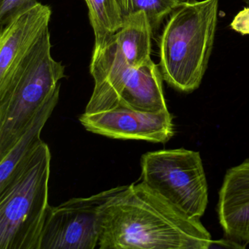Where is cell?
<instances>
[{
    "label": "cell",
    "instance_id": "277c9868",
    "mask_svg": "<svg viewBox=\"0 0 249 249\" xmlns=\"http://www.w3.org/2000/svg\"><path fill=\"white\" fill-rule=\"evenodd\" d=\"M65 67L52 56L48 31L0 91V158L15 145L42 106L60 89Z\"/></svg>",
    "mask_w": 249,
    "mask_h": 249
},
{
    "label": "cell",
    "instance_id": "8fae6325",
    "mask_svg": "<svg viewBox=\"0 0 249 249\" xmlns=\"http://www.w3.org/2000/svg\"><path fill=\"white\" fill-rule=\"evenodd\" d=\"M162 80L160 68L151 58L138 68H133L125 80L116 107L152 112L168 110Z\"/></svg>",
    "mask_w": 249,
    "mask_h": 249
},
{
    "label": "cell",
    "instance_id": "52a82bcc",
    "mask_svg": "<svg viewBox=\"0 0 249 249\" xmlns=\"http://www.w3.org/2000/svg\"><path fill=\"white\" fill-rule=\"evenodd\" d=\"M121 186L87 197L72 198L51 206L40 237V249H94L99 240V213Z\"/></svg>",
    "mask_w": 249,
    "mask_h": 249
},
{
    "label": "cell",
    "instance_id": "4fadbf2b",
    "mask_svg": "<svg viewBox=\"0 0 249 249\" xmlns=\"http://www.w3.org/2000/svg\"><path fill=\"white\" fill-rule=\"evenodd\" d=\"M85 1L94 31V47H98L122 28L123 20L116 0Z\"/></svg>",
    "mask_w": 249,
    "mask_h": 249
},
{
    "label": "cell",
    "instance_id": "9a60e30c",
    "mask_svg": "<svg viewBox=\"0 0 249 249\" xmlns=\"http://www.w3.org/2000/svg\"><path fill=\"white\" fill-rule=\"evenodd\" d=\"M38 3L37 0H0V24H8L18 14Z\"/></svg>",
    "mask_w": 249,
    "mask_h": 249
},
{
    "label": "cell",
    "instance_id": "2e32d148",
    "mask_svg": "<svg viewBox=\"0 0 249 249\" xmlns=\"http://www.w3.org/2000/svg\"><path fill=\"white\" fill-rule=\"evenodd\" d=\"M230 27L243 36L249 35V6L242 10L234 17Z\"/></svg>",
    "mask_w": 249,
    "mask_h": 249
},
{
    "label": "cell",
    "instance_id": "5b68a950",
    "mask_svg": "<svg viewBox=\"0 0 249 249\" xmlns=\"http://www.w3.org/2000/svg\"><path fill=\"white\" fill-rule=\"evenodd\" d=\"M153 33L147 16L139 13L125 20L122 28L103 45L94 48L90 73L94 87L84 113H99L117 106L130 71L151 59Z\"/></svg>",
    "mask_w": 249,
    "mask_h": 249
},
{
    "label": "cell",
    "instance_id": "9c48e42d",
    "mask_svg": "<svg viewBox=\"0 0 249 249\" xmlns=\"http://www.w3.org/2000/svg\"><path fill=\"white\" fill-rule=\"evenodd\" d=\"M52 11L49 5L36 4L2 26L0 34V91L49 31Z\"/></svg>",
    "mask_w": 249,
    "mask_h": 249
},
{
    "label": "cell",
    "instance_id": "ac0fdd59",
    "mask_svg": "<svg viewBox=\"0 0 249 249\" xmlns=\"http://www.w3.org/2000/svg\"><path fill=\"white\" fill-rule=\"evenodd\" d=\"M187 1H195V0H187Z\"/></svg>",
    "mask_w": 249,
    "mask_h": 249
},
{
    "label": "cell",
    "instance_id": "8992f818",
    "mask_svg": "<svg viewBox=\"0 0 249 249\" xmlns=\"http://www.w3.org/2000/svg\"><path fill=\"white\" fill-rule=\"evenodd\" d=\"M141 180L189 216L200 219L208 187L200 154L184 148L151 151L141 157Z\"/></svg>",
    "mask_w": 249,
    "mask_h": 249
},
{
    "label": "cell",
    "instance_id": "e0dca14e",
    "mask_svg": "<svg viewBox=\"0 0 249 249\" xmlns=\"http://www.w3.org/2000/svg\"><path fill=\"white\" fill-rule=\"evenodd\" d=\"M244 2L248 6H249V0H244Z\"/></svg>",
    "mask_w": 249,
    "mask_h": 249
},
{
    "label": "cell",
    "instance_id": "3957f363",
    "mask_svg": "<svg viewBox=\"0 0 249 249\" xmlns=\"http://www.w3.org/2000/svg\"><path fill=\"white\" fill-rule=\"evenodd\" d=\"M52 154L42 142L0 190V249H40L50 205Z\"/></svg>",
    "mask_w": 249,
    "mask_h": 249
},
{
    "label": "cell",
    "instance_id": "7c38bea8",
    "mask_svg": "<svg viewBox=\"0 0 249 249\" xmlns=\"http://www.w3.org/2000/svg\"><path fill=\"white\" fill-rule=\"evenodd\" d=\"M59 94L60 89L42 106L15 145L0 158V190L7 186L43 142L40 138L42 130L57 106Z\"/></svg>",
    "mask_w": 249,
    "mask_h": 249
},
{
    "label": "cell",
    "instance_id": "7a4b0ae2",
    "mask_svg": "<svg viewBox=\"0 0 249 249\" xmlns=\"http://www.w3.org/2000/svg\"><path fill=\"white\" fill-rule=\"evenodd\" d=\"M218 0L186 1L170 14L160 40L163 80L180 92L200 86L213 48Z\"/></svg>",
    "mask_w": 249,
    "mask_h": 249
},
{
    "label": "cell",
    "instance_id": "6da1fadb",
    "mask_svg": "<svg viewBox=\"0 0 249 249\" xmlns=\"http://www.w3.org/2000/svg\"><path fill=\"white\" fill-rule=\"evenodd\" d=\"M209 231L146 183L120 189L99 213L100 249H208Z\"/></svg>",
    "mask_w": 249,
    "mask_h": 249
},
{
    "label": "cell",
    "instance_id": "30bf717a",
    "mask_svg": "<svg viewBox=\"0 0 249 249\" xmlns=\"http://www.w3.org/2000/svg\"><path fill=\"white\" fill-rule=\"evenodd\" d=\"M217 213L225 235L249 243V158L227 170L218 193Z\"/></svg>",
    "mask_w": 249,
    "mask_h": 249
},
{
    "label": "cell",
    "instance_id": "ba28073f",
    "mask_svg": "<svg viewBox=\"0 0 249 249\" xmlns=\"http://www.w3.org/2000/svg\"><path fill=\"white\" fill-rule=\"evenodd\" d=\"M173 116L168 110L152 112L129 107L87 114L79 117L89 132L118 140L165 143L174 135Z\"/></svg>",
    "mask_w": 249,
    "mask_h": 249
},
{
    "label": "cell",
    "instance_id": "5bb4252c",
    "mask_svg": "<svg viewBox=\"0 0 249 249\" xmlns=\"http://www.w3.org/2000/svg\"><path fill=\"white\" fill-rule=\"evenodd\" d=\"M124 21L129 17L145 13L153 32H156L164 18L187 0H116Z\"/></svg>",
    "mask_w": 249,
    "mask_h": 249
}]
</instances>
